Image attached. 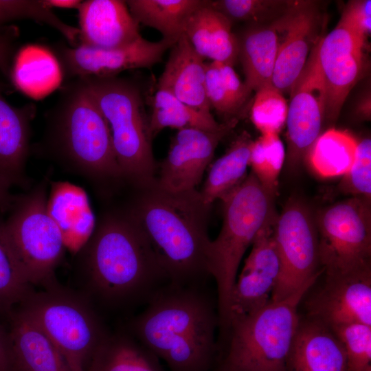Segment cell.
Returning a JSON list of instances; mask_svg holds the SVG:
<instances>
[{"label":"cell","instance_id":"d6a6232c","mask_svg":"<svg viewBox=\"0 0 371 371\" xmlns=\"http://www.w3.org/2000/svg\"><path fill=\"white\" fill-rule=\"evenodd\" d=\"M34 290L0 217V318H6Z\"/></svg>","mask_w":371,"mask_h":371},{"label":"cell","instance_id":"7c38bea8","mask_svg":"<svg viewBox=\"0 0 371 371\" xmlns=\"http://www.w3.org/2000/svg\"><path fill=\"white\" fill-rule=\"evenodd\" d=\"M277 214L260 229L251 250L236 278L229 306L230 326L261 309L271 300L281 273V262L274 238Z\"/></svg>","mask_w":371,"mask_h":371},{"label":"cell","instance_id":"7bdbcfd3","mask_svg":"<svg viewBox=\"0 0 371 371\" xmlns=\"http://www.w3.org/2000/svg\"><path fill=\"white\" fill-rule=\"evenodd\" d=\"M10 47L3 38L0 37V69L6 75L10 76Z\"/></svg>","mask_w":371,"mask_h":371},{"label":"cell","instance_id":"3957f363","mask_svg":"<svg viewBox=\"0 0 371 371\" xmlns=\"http://www.w3.org/2000/svg\"><path fill=\"white\" fill-rule=\"evenodd\" d=\"M136 189L135 196L120 210L147 239L170 282L183 286L207 283L211 205L204 203L196 189L169 192L156 180Z\"/></svg>","mask_w":371,"mask_h":371},{"label":"cell","instance_id":"e0dca14e","mask_svg":"<svg viewBox=\"0 0 371 371\" xmlns=\"http://www.w3.org/2000/svg\"><path fill=\"white\" fill-rule=\"evenodd\" d=\"M325 276L307 300L306 315L329 327L353 322L371 326V268Z\"/></svg>","mask_w":371,"mask_h":371},{"label":"cell","instance_id":"f1b7e54d","mask_svg":"<svg viewBox=\"0 0 371 371\" xmlns=\"http://www.w3.org/2000/svg\"><path fill=\"white\" fill-rule=\"evenodd\" d=\"M205 0H128L135 21L155 29L162 38L176 42L183 34L190 16Z\"/></svg>","mask_w":371,"mask_h":371},{"label":"cell","instance_id":"6da1fadb","mask_svg":"<svg viewBox=\"0 0 371 371\" xmlns=\"http://www.w3.org/2000/svg\"><path fill=\"white\" fill-rule=\"evenodd\" d=\"M76 252L77 291L98 312L144 308L171 283L147 239L120 209L102 214Z\"/></svg>","mask_w":371,"mask_h":371},{"label":"cell","instance_id":"e575fe53","mask_svg":"<svg viewBox=\"0 0 371 371\" xmlns=\"http://www.w3.org/2000/svg\"><path fill=\"white\" fill-rule=\"evenodd\" d=\"M209 3L232 24L234 22H246L261 25L262 22L281 17L291 3L271 0H216L209 1Z\"/></svg>","mask_w":371,"mask_h":371},{"label":"cell","instance_id":"ac0fdd59","mask_svg":"<svg viewBox=\"0 0 371 371\" xmlns=\"http://www.w3.org/2000/svg\"><path fill=\"white\" fill-rule=\"evenodd\" d=\"M317 14L309 2L291 3L281 17L284 36L281 40L272 85L282 93L291 91L313 49Z\"/></svg>","mask_w":371,"mask_h":371},{"label":"cell","instance_id":"4dcf8cb0","mask_svg":"<svg viewBox=\"0 0 371 371\" xmlns=\"http://www.w3.org/2000/svg\"><path fill=\"white\" fill-rule=\"evenodd\" d=\"M222 124L212 114L199 111L177 99L169 91L157 89L153 100L148 127L152 138L165 128L181 130L188 128L216 131Z\"/></svg>","mask_w":371,"mask_h":371},{"label":"cell","instance_id":"60d3db41","mask_svg":"<svg viewBox=\"0 0 371 371\" xmlns=\"http://www.w3.org/2000/svg\"><path fill=\"white\" fill-rule=\"evenodd\" d=\"M0 371H12L11 344L8 328L0 322Z\"/></svg>","mask_w":371,"mask_h":371},{"label":"cell","instance_id":"d6986e66","mask_svg":"<svg viewBox=\"0 0 371 371\" xmlns=\"http://www.w3.org/2000/svg\"><path fill=\"white\" fill-rule=\"evenodd\" d=\"M78 10L79 45L115 49L142 36L126 1L87 0L81 2Z\"/></svg>","mask_w":371,"mask_h":371},{"label":"cell","instance_id":"7a4b0ae2","mask_svg":"<svg viewBox=\"0 0 371 371\" xmlns=\"http://www.w3.org/2000/svg\"><path fill=\"white\" fill-rule=\"evenodd\" d=\"M207 285L170 283L124 328L170 371H211L218 350L219 317L217 302Z\"/></svg>","mask_w":371,"mask_h":371},{"label":"cell","instance_id":"52a82bcc","mask_svg":"<svg viewBox=\"0 0 371 371\" xmlns=\"http://www.w3.org/2000/svg\"><path fill=\"white\" fill-rule=\"evenodd\" d=\"M81 79L109 125L123 181L135 188L155 181L153 138L137 86L117 76Z\"/></svg>","mask_w":371,"mask_h":371},{"label":"cell","instance_id":"5bb4252c","mask_svg":"<svg viewBox=\"0 0 371 371\" xmlns=\"http://www.w3.org/2000/svg\"><path fill=\"white\" fill-rule=\"evenodd\" d=\"M237 123L236 118L224 122L221 128L213 131L193 128L178 130L161 163L157 185L172 192L196 189L218 143Z\"/></svg>","mask_w":371,"mask_h":371},{"label":"cell","instance_id":"484cf974","mask_svg":"<svg viewBox=\"0 0 371 371\" xmlns=\"http://www.w3.org/2000/svg\"><path fill=\"white\" fill-rule=\"evenodd\" d=\"M61 68L58 58L49 49L29 45L17 54L10 76L19 90L32 98L40 99L60 85Z\"/></svg>","mask_w":371,"mask_h":371},{"label":"cell","instance_id":"74e56055","mask_svg":"<svg viewBox=\"0 0 371 371\" xmlns=\"http://www.w3.org/2000/svg\"><path fill=\"white\" fill-rule=\"evenodd\" d=\"M16 19H30L47 25L63 36L71 30L43 0H0V23Z\"/></svg>","mask_w":371,"mask_h":371},{"label":"cell","instance_id":"836d02e7","mask_svg":"<svg viewBox=\"0 0 371 371\" xmlns=\"http://www.w3.org/2000/svg\"><path fill=\"white\" fill-rule=\"evenodd\" d=\"M285 159V148L278 134H261L253 141L249 156L251 172L261 185L275 196Z\"/></svg>","mask_w":371,"mask_h":371},{"label":"cell","instance_id":"9a60e30c","mask_svg":"<svg viewBox=\"0 0 371 371\" xmlns=\"http://www.w3.org/2000/svg\"><path fill=\"white\" fill-rule=\"evenodd\" d=\"M175 43L164 38L150 41L141 36L128 45L115 49L63 47L59 51V63L69 76L76 78L117 76L128 69L151 68L161 61L165 52Z\"/></svg>","mask_w":371,"mask_h":371},{"label":"cell","instance_id":"1f68e13d","mask_svg":"<svg viewBox=\"0 0 371 371\" xmlns=\"http://www.w3.org/2000/svg\"><path fill=\"white\" fill-rule=\"evenodd\" d=\"M205 88L210 106L229 120L235 119L251 93L233 66L214 61L206 64Z\"/></svg>","mask_w":371,"mask_h":371},{"label":"cell","instance_id":"4fadbf2b","mask_svg":"<svg viewBox=\"0 0 371 371\" xmlns=\"http://www.w3.org/2000/svg\"><path fill=\"white\" fill-rule=\"evenodd\" d=\"M290 93L285 160L289 168L295 170L320 135L326 118V89L317 61L315 45Z\"/></svg>","mask_w":371,"mask_h":371},{"label":"cell","instance_id":"d4e9b609","mask_svg":"<svg viewBox=\"0 0 371 371\" xmlns=\"http://www.w3.org/2000/svg\"><path fill=\"white\" fill-rule=\"evenodd\" d=\"M279 19L269 25H254L240 37H237L238 58L241 61L245 76L244 83L250 92H256L262 87L272 84L281 43Z\"/></svg>","mask_w":371,"mask_h":371},{"label":"cell","instance_id":"7402d4cb","mask_svg":"<svg viewBox=\"0 0 371 371\" xmlns=\"http://www.w3.org/2000/svg\"><path fill=\"white\" fill-rule=\"evenodd\" d=\"M6 319L12 371H72L52 341L20 308L14 307Z\"/></svg>","mask_w":371,"mask_h":371},{"label":"cell","instance_id":"8d00e7d4","mask_svg":"<svg viewBox=\"0 0 371 371\" xmlns=\"http://www.w3.org/2000/svg\"><path fill=\"white\" fill-rule=\"evenodd\" d=\"M330 328L344 347L348 371H371V326L353 322Z\"/></svg>","mask_w":371,"mask_h":371},{"label":"cell","instance_id":"603a6c76","mask_svg":"<svg viewBox=\"0 0 371 371\" xmlns=\"http://www.w3.org/2000/svg\"><path fill=\"white\" fill-rule=\"evenodd\" d=\"M186 36H181L170 49L157 89L166 90L187 105L211 114L205 94L206 64Z\"/></svg>","mask_w":371,"mask_h":371},{"label":"cell","instance_id":"8fae6325","mask_svg":"<svg viewBox=\"0 0 371 371\" xmlns=\"http://www.w3.org/2000/svg\"><path fill=\"white\" fill-rule=\"evenodd\" d=\"M274 238L281 273L271 302L289 297L323 273L315 216L302 200L292 197L277 215Z\"/></svg>","mask_w":371,"mask_h":371},{"label":"cell","instance_id":"2e32d148","mask_svg":"<svg viewBox=\"0 0 371 371\" xmlns=\"http://www.w3.org/2000/svg\"><path fill=\"white\" fill-rule=\"evenodd\" d=\"M365 43L339 23L315 45L317 64L324 80L326 118L335 121L361 74Z\"/></svg>","mask_w":371,"mask_h":371},{"label":"cell","instance_id":"ba28073f","mask_svg":"<svg viewBox=\"0 0 371 371\" xmlns=\"http://www.w3.org/2000/svg\"><path fill=\"white\" fill-rule=\"evenodd\" d=\"M317 280L233 323L228 330V349L220 365L227 371H286L300 318L298 306Z\"/></svg>","mask_w":371,"mask_h":371},{"label":"cell","instance_id":"cb8c5ba5","mask_svg":"<svg viewBox=\"0 0 371 371\" xmlns=\"http://www.w3.org/2000/svg\"><path fill=\"white\" fill-rule=\"evenodd\" d=\"M232 26L224 15L205 0L188 18L183 34L203 59L233 66L238 57V43Z\"/></svg>","mask_w":371,"mask_h":371},{"label":"cell","instance_id":"83f0119b","mask_svg":"<svg viewBox=\"0 0 371 371\" xmlns=\"http://www.w3.org/2000/svg\"><path fill=\"white\" fill-rule=\"evenodd\" d=\"M253 140L247 132L241 133L229 149L211 166L203 187L199 191L204 203L221 200L246 178Z\"/></svg>","mask_w":371,"mask_h":371},{"label":"cell","instance_id":"9c48e42d","mask_svg":"<svg viewBox=\"0 0 371 371\" xmlns=\"http://www.w3.org/2000/svg\"><path fill=\"white\" fill-rule=\"evenodd\" d=\"M49 176L15 195L4 219L6 232L28 282L41 288L57 280L55 269L67 247L49 208Z\"/></svg>","mask_w":371,"mask_h":371},{"label":"cell","instance_id":"8992f818","mask_svg":"<svg viewBox=\"0 0 371 371\" xmlns=\"http://www.w3.org/2000/svg\"><path fill=\"white\" fill-rule=\"evenodd\" d=\"M17 306L52 341L72 371H87L110 333L91 303L57 280L34 289Z\"/></svg>","mask_w":371,"mask_h":371},{"label":"cell","instance_id":"ee69618b","mask_svg":"<svg viewBox=\"0 0 371 371\" xmlns=\"http://www.w3.org/2000/svg\"><path fill=\"white\" fill-rule=\"evenodd\" d=\"M46 5L52 8L78 9L82 2L79 0H43Z\"/></svg>","mask_w":371,"mask_h":371},{"label":"cell","instance_id":"f35d334b","mask_svg":"<svg viewBox=\"0 0 371 371\" xmlns=\"http://www.w3.org/2000/svg\"><path fill=\"white\" fill-rule=\"evenodd\" d=\"M339 190L352 196L371 199V141H358L355 161L338 184Z\"/></svg>","mask_w":371,"mask_h":371},{"label":"cell","instance_id":"b9f144b4","mask_svg":"<svg viewBox=\"0 0 371 371\" xmlns=\"http://www.w3.org/2000/svg\"><path fill=\"white\" fill-rule=\"evenodd\" d=\"M11 186L0 179V214L7 212L10 207L15 195L10 192Z\"/></svg>","mask_w":371,"mask_h":371},{"label":"cell","instance_id":"f546056e","mask_svg":"<svg viewBox=\"0 0 371 371\" xmlns=\"http://www.w3.org/2000/svg\"><path fill=\"white\" fill-rule=\"evenodd\" d=\"M358 140L346 131L329 128L318 136L306 157L322 177L344 176L352 166Z\"/></svg>","mask_w":371,"mask_h":371},{"label":"cell","instance_id":"f6af8a7d","mask_svg":"<svg viewBox=\"0 0 371 371\" xmlns=\"http://www.w3.org/2000/svg\"><path fill=\"white\" fill-rule=\"evenodd\" d=\"M370 97L366 98L362 101L360 107L359 108V113L363 116V117H366L367 119H369L370 117Z\"/></svg>","mask_w":371,"mask_h":371},{"label":"cell","instance_id":"5b68a950","mask_svg":"<svg viewBox=\"0 0 371 371\" xmlns=\"http://www.w3.org/2000/svg\"><path fill=\"white\" fill-rule=\"evenodd\" d=\"M275 195L252 172L221 199L223 224L207 251L208 273L216 286L219 328L227 330L230 297L241 260L263 225L275 214Z\"/></svg>","mask_w":371,"mask_h":371},{"label":"cell","instance_id":"ab89813d","mask_svg":"<svg viewBox=\"0 0 371 371\" xmlns=\"http://www.w3.org/2000/svg\"><path fill=\"white\" fill-rule=\"evenodd\" d=\"M370 0L350 1L346 6L338 23L365 43L370 32Z\"/></svg>","mask_w":371,"mask_h":371},{"label":"cell","instance_id":"4316f807","mask_svg":"<svg viewBox=\"0 0 371 371\" xmlns=\"http://www.w3.org/2000/svg\"><path fill=\"white\" fill-rule=\"evenodd\" d=\"M87 371H166L160 359L124 328L110 333Z\"/></svg>","mask_w":371,"mask_h":371},{"label":"cell","instance_id":"277c9868","mask_svg":"<svg viewBox=\"0 0 371 371\" xmlns=\"http://www.w3.org/2000/svg\"><path fill=\"white\" fill-rule=\"evenodd\" d=\"M34 151L97 191L124 181L109 125L81 78L63 90Z\"/></svg>","mask_w":371,"mask_h":371},{"label":"cell","instance_id":"ffe728a7","mask_svg":"<svg viewBox=\"0 0 371 371\" xmlns=\"http://www.w3.org/2000/svg\"><path fill=\"white\" fill-rule=\"evenodd\" d=\"M286 371H348L344 347L330 327L300 316Z\"/></svg>","mask_w":371,"mask_h":371},{"label":"cell","instance_id":"bcb514c9","mask_svg":"<svg viewBox=\"0 0 371 371\" xmlns=\"http://www.w3.org/2000/svg\"><path fill=\"white\" fill-rule=\"evenodd\" d=\"M211 371H227L225 369H224L220 364L219 366L217 367L216 369L214 370L213 369L211 370Z\"/></svg>","mask_w":371,"mask_h":371},{"label":"cell","instance_id":"44dd1931","mask_svg":"<svg viewBox=\"0 0 371 371\" xmlns=\"http://www.w3.org/2000/svg\"><path fill=\"white\" fill-rule=\"evenodd\" d=\"M31 105L11 106L0 89V179L11 187L28 190L32 187L26 164L30 153Z\"/></svg>","mask_w":371,"mask_h":371},{"label":"cell","instance_id":"d590c367","mask_svg":"<svg viewBox=\"0 0 371 371\" xmlns=\"http://www.w3.org/2000/svg\"><path fill=\"white\" fill-rule=\"evenodd\" d=\"M287 111L288 104L283 93L269 84L256 92L251 120L261 134H279L286 124Z\"/></svg>","mask_w":371,"mask_h":371},{"label":"cell","instance_id":"30bf717a","mask_svg":"<svg viewBox=\"0 0 371 371\" xmlns=\"http://www.w3.org/2000/svg\"><path fill=\"white\" fill-rule=\"evenodd\" d=\"M371 199L352 196L315 216L321 267L326 276L371 268Z\"/></svg>","mask_w":371,"mask_h":371}]
</instances>
